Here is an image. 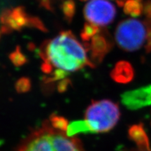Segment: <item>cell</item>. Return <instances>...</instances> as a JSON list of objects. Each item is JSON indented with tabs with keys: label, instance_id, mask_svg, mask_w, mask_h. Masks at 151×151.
<instances>
[{
	"label": "cell",
	"instance_id": "cell-5",
	"mask_svg": "<svg viewBox=\"0 0 151 151\" xmlns=\"http://www.w3.org/2000/svg\"><path fill=\"white\" fill-rule=\"evenodd\" d=\"M116 15V7L109 0H89L85 6V18L89 23L97 27L111 23Z\"/></svg>",
	"mask_w": 151,
	"mask_h": 151
},
{
	"label": "cell",
	"instance_id": "cell-12",
	"mask_svg": "<svg viewBox=\"0 0 151 151\" xmlns=\"http://www.w3.org/2000/svg\"><path fill=\"white\" fill-rule=\"evenodd\" d=\"M50 123L55 129L65 132L67 129L68 125H69L67 119L63 117L56 116V115H53L50 117Z\"/></svg>",
	"mask_w": 151,
	"mask_h": 151
},
{
	"label": "cell",
	"instance_id": "cell-14",
	"mask_svg": "<svg viewBox=\"0 0 151 151\" xmlns=\"http://www.w3.org/2000/svg\"><path fill=\"white\" fill-rule=\"evenodd\" d=\"M31 83L28 78H21L16 83V90L18 92H27L30 89Z\"/></svg>",
	"mask_w": 151,
	"mask_h": 151
},
{
	"label": "cell",
	"instance_id": "cell-3",
	"mask_svg": "<svg viewBox=\"0 0 151 151\" xmlns=\"http://www.w3.org/2000/svg\"><path fill=\"white\" fill-rule=\"evenodd\" d=\"M120 117L118 105L109 99L93 101L85 113V122L91 133H105L113 129Z\"/></svg>",
	"mask_w": 151,
	"mask_h": 151
},
{
	"label": "cell",
	"instance_id": "cell-19",
	"mask_svg": "<svg viewBox=\"0 0 151 151\" xmlns=\"http://www.w3.org/2000/svg\"><path fill=\"white\" fill-rule=\"evenodd\" d=\"M120 1H121V0H118V2L119 4H120Z\"/></svg>",
	"mask_w": 151,
	"mask_h": 151
},
{
	"label": "cell",
	"instance_id": "cell-18",
	"mask_svg": "<svg viewBox=\"0 0 151 151\" xmlns=\"http://www.w3.org/2000/svg\"><path fill=\"white\" fill-rule=\"evenodd\" d=\"M143 11L147 18L151 17V1H146L145 6H143Z\"/></svg>",
	"mask_w": 151,
	"mask_h": 151
},
{
	"label": "cell",
	"instance_id": "cell-8",
	"mask_svg": "<svg viewBox=\"0 0 151 151\" xmlns=\"http://www.w3.org/2000/svg\"><path fill=\"white\" fill-rule=\"evenodd\" d=\"M129 138L136 143L139 151H151L149 139L142 124H134L128 130Z\"/></svg>",
	"mask_w": 151,
	"mask_h": 151
},
{
	"label": "cell",
	"instance_id": "cell-15",
	"mask_svg": "<svg viewBox=\"0 0 151 151\" xmlns=\"http://www.w3.org/2000/svg\"><path fill=\"white\" fill-rule=\"evenodd\" d=\"M146 27H147V43L146 49L148 52H151V17L147 18L146 20Z\"/></svg>",
	"mask_w": 151,
	"mask_h": 151
},
{
	"label": "cell",
	"instance_id": "cell-9",
	"mask_svg": "<svg viewBox=\"0 0 151 151\" xmlns=\"http://www.w3.org/2000/svg\"><path fill=\"white\" fill-rule=\"evenodd\" d=\"M134 69L131 64L126 61H120L115 66L111 71V78L119 83L126 84L134 78Z\"/></svg>",
	"mask_w": 151,
	"mask_h": 151
},
{
	"label": "cell",
	"instance_id": "cell-4",
	"mask_svg": "<svg viewBox=\"0 0 151 151\" xmlns=\"http://www.w3.org/2000/svg\"><path fill=\"white\" fill-rule=\"evenodd\" d=\"M145 25L140 20L127 19L120 22L116 31V40L119 46L126 51L139 50L147 36Z\"/></svg>",
	"mask_w": 151,
	"mask_h": 151
},
{
	"label": "cell",
	"instance_id": "cell-2",
	"mask_svg": "<svg viewBox=\"0 0 151 151\" xmlns=\"http://www.w3.org/2000/svg\"><path fill=\"white\" fill-rule=\"evenodd\" d=\"M18 151H85L80 140L52 127L46 121L34 130Z\"/></svg>",
	"mask_w": 151,
	"mask_h": 151
},
{
	"label": "cell",
	"instance_id": "cell-6",
	"mask_svg": "<svg viewBox=\"0 0 151 151\" xmlns=\"http://www.w3.org/2000/svg\"><path fill=\"white\" fill-rule=\"evenodd\" d=\"M121 100L126 108L132 111L150 106L151 85L124 92Z\"/></svg>",
	"mask_w": 151,
	"mask_h": 151
},
{
	"label": "cell",
	"instance_id": "cell-16",
	"mask_svg": "<svg viewBox=\"0 0 151 151\" xmlns=\"http://www.w3.org/2000/svg\"><path fill=\"white\" fill-rule=\"evenodd\" d=\"M11 60L17 66L21 65L25 62V58L20 51H16L11 55Z\"/></svg>",
	"mask_w": 151,
	"mask_h": 151
},
{
	"label": "cell",
	"instance_id": "cell-7",
	"mask_svg": "<svg viewBox=\"0 0 151 151\" xmlns=\"http://www.w3.org/2000/svg\"><path fill=\"white\" fill-rule=\"evenodd\" d=\"M1 23L5 27L13 29H18L28 24V22H33L29 21V18L22 10V8H16L14 10L5 12L1 17Z\"/></svg>",
	"mask_w": 151,
	"mask_h": 151
},
{
	"label": "cell",
	"instance_id": "cell-1",
	"mask_svg": "<svg viewBox=\"0 0 151 151\" xmlns=\"http://www.w3.org/2000/svg\"><path fill=\"white\" fill-rule=\"evenodd\" d=\"M43 58L45 73H50L55 69L48 81L65 78L68 73L89 65L86 50L70 32H63L49 41Z\"/></svg>",
	"mask_w": 151,
	"mask_h": 151
},
{
	"label": "cell",
	"instance_id": "cell-10",
	"mask_svg": "<svg viewBox=\"0 0 151 151\" xmlns=\"http://www.w3.org/2000/svg\"><path fill=\"white\" fill-rule=\"evenodd\" d=\"M91 50L93 58L101 60L110 50L111 44L102 36L96 35L91 39Z\"/></svg>",
	"mask_w": 151,
	"mask_h": 151
},
{
	"label": "cell",
	"instance_id": "cell-17",
	"mask_svg": "<svg viewBox=\"0 0 151 151\" xmlns=\"http://www.w3.org/2000/svg\"><path fill=\"white\" fill-rule=\"evenodd\" d=\"M64 12L66 16L67 17H71L73 16V8H74V5H73V3L71 1H68L67 2L65 3L64 4Z\"/></svg>",
	"mask_w": 151,
	"mask_h": 151
},
{
	"label": "cell",
	"instance_id": "cell-11",
	"mask_svg": "<svg viewBox=\"0 0 151 151\" xmlns=\"http://www.w3.org/2000/svg\"><path fill=\"white\" fill-rule=\"evenodd\" d=\"M79 133H91L85 120L71 122L68 125L66 131V134L69 137H73V135Z\"/></svg>",
	"mask_w": 151,
	"mask_h": 151
},
{
	"label": "cell",
	"instance_id": "cell-13",
	"mask_svg": "<svg viewBox=\"0 0 151 151\" xmlns=\"http://www.w3.org/2000/svg\"><path fill=\"white\" fill-rule=\"evenodd\" d=\"M98 32H99V27L92 24L87 23L85 24L81 37L83 40H90L96 35H97Z\"/></svg>",
	"mask_w": 151,
	"mask_h": 151
}]
</instances>
